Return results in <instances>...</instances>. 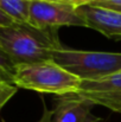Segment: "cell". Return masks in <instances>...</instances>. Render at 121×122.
Returning <instances> with one entry per match:
<instances>
[{
	"label": "cell",
	"mask_w": 121,
	"mask_h": 122,
	"mask_svg": "<svg viewBox=\"0 0 121 122\" xmlns=\"http://www.w3.org/2000/svg\"><path fill=\"white\" fill-rule=\"evenodd\" d=\"M61 47L57 29H38L19 21L0 26V50L16 65L52 59V53Z\"/></svg>",
	"instance_id": "cell-1"
},
{
	"label": "cell",
	"mask_w": 121,
	"mask_h": 122,
	"mask_svg": "<svg viewBox=\"0 0 121 122\" xmlns=\"http://www.w3.org/2000/svg\"><path fill=\"white\" fill-rule=\"evenodd\" d=\"M13 84L19 89L55 94L57 96L76 94L82 80L70 74L53 59L16 66Z\"/></svg>",
	"instance_id": "cell-2"
},
{
	"label": "cell",
	"mask_w": 121,
	"mask_h": 122,
	"mask_svg": "<svg viewBox=\"0 0 121 122\" xmlns=\"http://www.w3.org/2000/svg\"><path fill=\"white\" fill-rule=\"evenodd\" d=\"M52 59L82 81H99L121 72V53L81 51L61 47Z\"/></svg>",
	"instance_id": "cell-3"
},
{
	"label": "cell",
	"mask_w": 121,
	"mask_h": 122,
	"mask_svg": "<svg viewBox=\"0 0 121 122\" xmlns=\"http://www.w3.org/2000/svg\"><path fill=\"white\" fill-rule=\"evenodd\" d=\"M27 23L38 29H58L59 26L87 27L75 5L42 0L30 1Z\"/></svg>",
	"instance_id": "cell-4"
},
{
	"label": "cell",
	"mask_w": 121,
	"mask_h": 122,
	"mask_svg": "<svg viewBox=\"0 0 121 122\" xmlns=\"http://www.w3.org/2000/svg\"><path fill=\"white\" fill-rule=\"evenodd\" d=\"M76 94L93 104L121 113V72L99 81H82Z\"/></svg>",
	"instance_id": "cell-5"
},
{
	"label": "cell",
	"mask_w": 121,
	"mask_h": 122,
	"mask_svg": "<svg viewBox=\"0 0 121 122\" xmlns=\"http://www.w3.org/2000/svg\"><path fill=\"white\" fill-rule=\"evenodd\" d=\"M77 12L84 19L87 27L94 29L115 41L121 39V12L96 5H82Z\"/></svg>",
	"instance_id": "cell-6"
},
{
	"label": "cell",
	"mask_w": 121,
	"mask_h": 122,
	"mask_svg": "<svg viewBox=\"0 0 121 122\" xmlns=\"http://www.w3.org/2000/svg\"><path fill=\"white\" fill-rule=\"evenodd\" d=\"M90 101L80 97L77 94L58 96L52 110L53 122H105L91 113Z\"/></svg>",
	"instance_id": "cell-7"
},
{
	"label": "cell",
	"mask_w": 121,
	"mask_h": 122,
	"mask_svg": "<svg viewBox=\"0 0 121 122\" xmlns=\"http://www.w3.org/2000/svg\"><path fill=\"white\" fill-rule=\"evenodd\" d=\"M31 0H0V8L14 21L27 23Z\"/></svg>",
	"instance_id": "cell-8"
},
{
	"label": "cell",
	"mask_w": 121,
	"mask_h": 122,
	"mask_svg": "<svg viewBox=\"0 0 121 122\" xmlns=\"http://www.w3.org/2000/svg\"><path fill=\"white\" fill-rule=\"evenodd\" d=\"M16 66L17 65L14 64V62L0 50V83L13 84Z\"/></svg>",
	"instance_id": "cell-9"
},
{
	"label": "cell",
	"mask_w": 121,
	"mask_h": 122,
	"mask_svg": "<svg viewBox=\"0 0 121 122\" xmlns=\"http://www.w3.org/2000/svg\"><path fill=\"white\" fill-rule=\"evenodd\" d=\"M18 88L11 83H0V112L4 106L17 94Z\"/></svg>",
	"instance_id": "cell-10"
},
{
	"label": "cell",
	"mask_w": 121,
	"mask_h": 122,
	"mask_svg": "<svg viewBox=\"0 0 121 122\" xmlns=\"http://www.w3.org/2000/svg\"><path fill=\"white\" fill-rule=\"evenodd\" d=\"M73 4L79 7L82 5H96V6H121V0H73Z\"/></svg>",
	"instance_id": "cell-11"
},
{
	"label": "cell",
	"mask_w": 121,
	"mask_h": 122,
	"mask_svg": "<svg viewBox=\"0 0 121 122\" xmlns=\"http://www.w3.org/2000/svg\"><path fill=\"white\" fill-rule=\"evenodd\" d=\"M13 23H14V20L0 8V26H7V25H11Z\"/></svg>",
	"instance_id": "cell-12"
},
{
	"label": "cell",
	"mask_w": 121,
	"mask_h": 122,
	"mask_svg": "<svg viewBox=\"0 0 121 122\" xmlns=\"http://www.w3.org/2000/svg\"><path fill=\"white\" fill-rule=\"evenodd\" d=\"M2 122H5L2 120ZM38 122H53L52 121V110H49L46 108H44V112H43V115L40 117V120Z\"/></svg>",
	"instance_id": "cell-13"
},
{
	"label": "cell",
	"mask_w": 121,
	"mask_h": 122,
	"mask_svg": "<svg viewBox=\"0 0 121 122\" xmlns=\"http://www.w3.org/2000/svg\"><path fill=\"white\" fill-rule=\"evenodd\" d=\"M102 7H103V6H102ZM105 7H108V8H112V10L120 11V12H121V6H105Z\"/></svg>",
	"instance_id": "cell-14"
},
{
	"label": "cell",
	"mask_w": 121,
	"mask_h": 122,
	"mask_svg": "<svg viewBox=\"0 0 121 122\" xmlns=\"http://www.w3.org/2000/svg\"><path fill=\"white\" fill-rule=\"evenodd\" d=\"M71 2H73V0H71ZM73 5H74V4H73Z\"/></svg>",
	"instance_id": "cell-15"
}]
</instances>
